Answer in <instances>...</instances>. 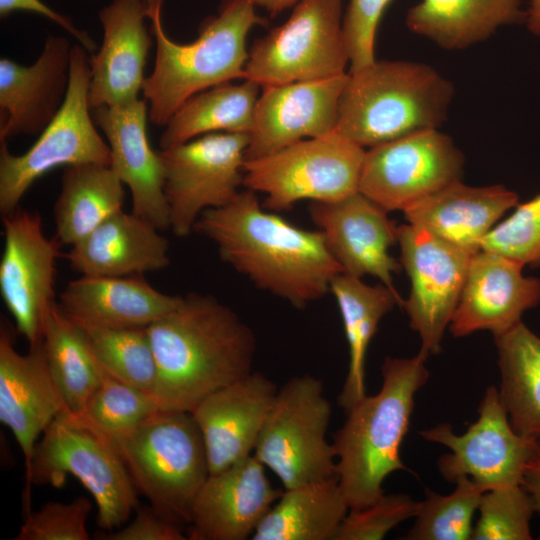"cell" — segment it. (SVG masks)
<instances>
[{
    "label": "cell",
    "mask_w": 540,
    "mask_h": 540,
    "mask_svg": "<svg viewBox=\"0 0 540 540\" xmlns=\"http://www.w3.org/2000/svg\"><path fill=\"white\" fill-rule=\"evenodd\" d=\"M160 230L135 213L118 211L65 255L70 268L85 276L143 275L170 264L169 243Z\"/></svg>",
    "instance_id": "4316f807"
},
{
    "label": "cell",
    "mask_w": 540,
    "mask_h": 540,
    "mask_svg": "<svg viewBox=\"0 0 540 540\" xmlns=\"http://www.w3.org/2000/svg\"><path fill=\"white\" fill-rule=\"evenodd\" d=\"M193 231L216 245L220 258L257 288L304 309L330 292L342 269L320 230L300 228L240 191L228 204L205 210Z\"/></svg>",
    "instance_id": "6da1fadb"
},
{
    "label": "cell",
    "mask_w": 540,
    "mask_h": 540,
    "mask_svg": "<svg viewBox=\"0 0 540 540\" xmlns=\"http://www.w3.org/2000/svg\"><path fill=\"white\" fill-rule=\"evenodd\" d=\"M420 502L407 494L383 495L373 504L349 510L333 540H380L403 521L415 517Z\"/></svg>",
    "instance_id": "60d3db41"
},
{
    "label": "cell",
    "mask_w": 540,
    "mask_h": 540,
    "mask_svg": "<svg viewBox=\"0 0 540 540\" xmlns=\"http://www.w3.org/2000/svg\"><path fill=\"white\" fill-rule=\"evenodd\" d=\"M16 11L32 12L48 18L73 36L87 52H95L97 48L96 42L86 31L79 29L68 17L51 9L41 0H0L1 18Z\"/></svg>",
    "instance_id": "f6af8a7d"
},
{
    "label": "cell",
    "mask_w": 540,
    "mask_h": 540,
    "mask_svg": "<svg viewBox=\"0 0 540 540\" xmlns=\"http://www.w3.org/2000/svg\"><path fill=\"white\" fill-rule=\"evenodd\" d=\"M282 493L252 454L209 475L194 501L187 538L246 540Z\"/></svg>",
    "instance_id": "44dd1931"
},
{
    "label": "cell",
    "mask_w": 540,
    "mask_h": 540,
    "mask_svg": "<svg viewBox=\"0 0 540 540\" xmlns=\"http://www.w3.org/2000/svg\"><path fill=\"white\" fill-rule=\"evenodd\" d=\"M278 389L264 374L252 371L208 395L190 412L204 440L210 474L253 454Z\"/></svg>",
    "instance_id": "7402d4cb"
},
{
    "label": "cell",
    "mask_w": 540,
    "mask_h": 540,
    "mask_svg": "<svg viewBox=\"0 0 540 540\" xmlns=\"http://www.w3.org/2000/svg\"><path fill=\"white\" fill-rule=\"evenodd\" d=\"M391 0H350L343 14L342 30L347 46L350 70L374 62L375 38L379 21Z\"/></svg>",
    "instance_id": "7bdbcfd3"
},
{
    "label": "cell",
    "mask_w": 540,
    "mask_h": 540,
    "mask_svg": "<svg viewBox=\"0 0 540 540\" xmlns=\"http://www.w3.org/2000/svg\"><path fill=\"white\" fill-rule=\"evenodd\" d=\"M454 96L433 67L407 60H375L348 72L336 131L363 148L439 129Z\"/></svg>",
    "instance_id": "5b68a950"
},
{
    "label": "cell",
    "mask_w": 540,
    "mask_h": 540,
    "mask_svg": "<svg viewBox=\"0 0 540 540\" xmlns=\"http://www.w3.org/2000/svg\"><path fill=\"white\" fill-rule=\"evenodd\" d=\"M147 332L157 366L154 397L161 410L191 412L208 395L253 371V330L212 295L181 296Z\"/></svg>",
    "instance_id": "7a4b0ae2"
},
{
    "label": "cell",
    "mask_w": 540,
    "mask_h": 540,
    "mask_svg": "<svg viewBox=\"0 0 540 540\" xmlns=\"http://www.w3.org/2000/svg\"><path fill=\"white\" fill-rule=\"evenodd\" d=\"M453 492L438 494L425 489L415 523L407 540H468L473 532L472 520L485 492L470 478L463 476L454 482Z\"/></svg>",
    "instance_id": "8d00e7d4"
},
{
    "label": "cell",
    "mask_w": 540,
    "mask_h": 540,
    "mask_svg": "<svg viewBox=\"0 0 540 540\" xmlns=\"http://www.w3.org/2000/svg\"><path fill=\"white\" fill-rule=\"evenodd\" d=\"M248 133L215 132L159 151L170 229L193 232L200 215L231 202L243 186Z\"/></svg>",
    "instance_id": "7c38bea8"
},
{
    "label": "cell",
    "mask_w": 540,
    "mask_h": 540,
    "mask_svg": "<svg viewBox=\"0 0 540 540\" xmlns=\"http://www.w3.org/2000/svg\"><path fill=\"white\" fill-rule=\"evenodd\" d=\"M519 201L503 185L469 186L457 180L403 211L407 223L472 253L484 237Z\"/></svg>",
    "instance_id": "83f0119b"
},
{
    "label": "cell",
    "mask_w": 540,
    "mask_h": 540,
    "mask_svg": "<svg viewBox=\"0 0 540 540\" xmlns=\"http://www.w3.org/2000/svg\"><path fill=\"white\" fill-rule=\"evenodd\" d=\"M91 509L90 499L84 496L69 503L47 502L29 513L14 540H88Z\"/></svg>",
    "instance_id": "b9f144b4"
},
{
    "label": "cell",
    "mask_w": 540,
    "mask_h": 540,
    "mask_svg": "<svg viewBox=\"0 0 540 540\" xmlns=\"http://www.w3.org/2000/svg\"><path fill=\"white\" fill-rule=\"evenodd\" d=\"M419 434L450 449L437 461L438 471L447 482L466 476L485 492L521 485L525 466L539 440L514 430L499 390L492 385L479 404L477 420L463 434H455L449 423Z\"/></svg>",
    "instance_id": "4fadbf2b"
},
{
    "label": "cell",
    "mask_w": 540,
    "mask_h": 540,
    "mask_svg": "<svg viewBox=\"0 0 540 540\" xmlns=\"http://www.w3.org/2000/svg\"><path fill=\"white\" fill-rule=\"evenodd\" d=\"M99 368L100 384L79 415L109 439L129 432L160 409L153 394L121 381L100 364Z\"/></svg>",
    "instance_id": "74e56055"
},
{
    "label": "cell",
    "mask_w": 540,
    "mask_h": 540,
    "mask_svg": "<svg viewBox=\"0 0 540 540\" xmlns=\"http://www.w3.org/2000/svg\"><path fill=\"white\" fill-rule=\"evenodd\" d=\"M521 485L531 496L535 511L540 514V439L525 466Z\"/></svg>",
    "instance_id": "bcb514c9"
},
{
    "label": "cell",
    "mask_w": 540,
    "mask_h": 540,
    "mask_svg": "<svg viewBox=\"0 0 540 540\" xmlns=\"http://www.w3.org/2000/svg\"><path fill=\"white\" fill-rule=\"evenodd\" d=\"M366 149L334 131L270 155L247 160L243 186L265 195L264 207L284 211L296 202H331L359 188Z\"/></svg>",
    "instance_id": "30bf717a"
},
{
    "label": "cell",
    "mask_w": 540,
    "mask_h": 540,
    "mask_svg": "<svg viewBox=\"0 0 540 540\" xmlns=\"http://www.w3.org/2000/svg\"><path fill=\"white\" fill-rule=\"evenodd\" d=\"M112 442L138 493L165 518L189 525L194 501L210 475L204 440L192 414L159 409Z\"/></svg>",
    "instance_id": "8992f818"
},
{
    "label": "cell",
    "mask_w": 540,
    "mask_h": 540,
    "mask_svg": "<svg viewBox=\"0 0 540 540\" xmlns=\"http://www.w3.org/2000/svg\"><path fill=\"white\" fill-rule=\"evenodd\" d=\"M103 42L89 58L91 110L139 99L152 46L144 0H112L98 12Z\"/></svg>",
    "instance_id": "d4e9b609"
},
{
    "label": "cell",
    "mask_w": 540,
    "mask_h": 540,
    "mask_svg": "<svg viewBox=\"0 0 540 540\" xmlns=\"http://www.w3.org/2000/svg\"><path fill=\"white\" fill-rule=\"evenodd\" d=\"M87 51L72 46L69 84L60 110L23 154H11L0 141V212L6 215L32 184L50 170L77 164L111 166V150L98 133L89 105L90 65Z\"/></svg>",
    "instance_id": "ba28073f"
},
{
    "label": "cell",
    "mask_w": 540,
    "mask_h": 540,
    "mask_svg": "<svg viewBox=\"0 0 540 540\" xmlns=\"http://www.w3.org/2000/svg\"><path fill=\"white\" fill-rule=\"evenodd\" d=\"M521 0H421L406 15L413 33L447 50L481 43L499 28L525 22Z\"/></svg>",
    "instance_id": "f1b7e54d"
},
{
    "label": "cell",
    "mask_w": 540,
    "mask_h": 540,
    "mask_svg": "<svg viewBox=\"0 0 540 540\" xmlns=\"http://www.w3.org/2000/svg\"><path fill=\"white\" fill-rule=\"evenodd\" d=\"M481 249L540 267V193L517 204L513 213L497 223L481 242Z\"/></svg>",
    "instance_id": "ab89813d"
},
{
    "label": "cell",
    "mask_w": 540,
    "mask_h": 540,
    "mask_svg": "<svg viewBox=\"0 0 540 540\" xmlns=\"http://www.w3.org/2000/svg\"><path fill=\"white\" fill-rule=\"evenodd\" d=\"M4 247L0 292L18 333L29 345L41 340L47 308L55 302L56 261L62 244L43 232L39 213L20 209L2 215Z\"/></svg>",
    "instance_id": "2e32d148"
},
{
    "label": "cell",
    "mask_w": 540,
    "mask_h": 540,
    "mask_svg": "<svg viewBox=\"0 0 540 540\" xmlns=\"http://www.w3.org/2000/svg\"><path fill=\"white\" fill-rule=\"evenodd\" d=\"M330 417L322 382L293 376L278 389L253 455L285 489L338 478L334 447L326 438Z\"/></svg>",
    "instance_id": "9c48e42d"
},
{
    "label": "cell",
    "mask_w": 540,
    "mask_h": 540,
    "mask_svg": "<svg viewBox=\"0 0 540 540\" xmlns=\"http://www.w3.org/2000/svg\"><path fill=\"white\" fill-rule=\"evenodd\" d=\"M72 46L50 35L32 65L0 59V141L38 135L53 120L66 97Z\"/></svg>",
    "instance_id": "cb8c5ba5"
},
{
    "label": "cell",
    "mask_w": 540,
    "mask_h": 540,
    "mask_svg": "<svg viewBox=\"0 0 540 540\" xmlns=\"http://www.w3.org/2000/svg\"><path fill=\"white\" fill-rule=\"evenodd\" d=\"M429 356L386 357L382 385L346 412L333 436L338 483L349 510L363 509L384 495L383 483L395 471H408L400 447L408 433L416 393L427 383Z\"/></svg>",
    "instance_id": "3957f363"
},
{
    "label": "cell",
    "mask_w": 540,
    "mask_h": 540,
    "mask_svg": "<svg viewBox=\"0 0 540 540\" xmlns=\"http://www.w3.org/2000/svg\"><path fill=\"white\" fill-rule=\"evenodd\" d=\"M136 516L126 526L109 532H98L104 540H186L182 526L159 514L151 505L138 507Z\"/></svg>",
    "instance_id": "ee69618b"
},
{
    "label": "cell",
    "mask_w": 540,
    "mask_h": 540,
    "mask_svg": "<svg viewBox=\"0 0 540 540\" xmlns=\"http://www.w3.org/2000/svg\"><path fill=\"white\" fill-rule=\"evenodd\" d=\"M397 244L411 284L403 308L420 337L419 351L438 354L474 253L410 223L397 227Z\"/></svg>",
    "instance_id": "9a60e30c"
},
{
    "label": "cell",
    "mask_w": 540,
    "mask_h": 540,
    "mask_svg": "<svg viewBox=\"0 0 540 540\" xmlns=\"http://www.w3.org/2000/svg\"><path fill=\"white\" fill-rule=\"evenodd\" d=\"M41 342L67 411L81 413L101 380L86 331L55 301L45 312Z\"/></svg>",
    "instance_id": "e575fe53"
},
{
    "label": "cell",
    "mask_w": 540,
    "mask_h": 540,
    "mask_svg": "<svg viewBox=\"0 0 540 540\" xmlns=\"http://www.w3.org/2000/svg\"><path fill=\"white\" fill-rule=\"evenodd\" d=\"M464 155L439 129L410 134L366 150L358 190L387 212L404 211L461 180Z\"/></svg>",
    "instance_id": "5bb4252c"
},
{
    "label": "cell",
    "mask_w": 540,
    "mask_h": 540,
    "mask_svg": "<svg viewBox=\"0 0 540 540\" xmlns=\"http://www.w3.org/2000/svg\"><path fill=\"white\" fill-rule=\"evenodd\" d=\"M494 342L510 423L519 434L540 439V337L521 321Z\"/></svg>",
    "instance_id": "836d02e7"
},
{
    "label": "cell",
    "mask_w": 540,
    "mask_h": 540,
    "mask_svg": "<svg viewBox=\"0 0 540 540\" xmlns=\"http://www.w3.org/2000/svg\"><path fill=\"white\" fill-rule=\"evenodd\" d=\"M156 39L153 71L144 80L142 93L149 119L166 126L189 98L211 87L245 78L248 60L246 39L257 25H266L249 0H222L218 14L199 26L198 38L187 44L171 40L163 28L165 0H144Z\"/></svg>",
    "instance_id": "277c9868"
},
{
    "label": "cell",
    "mask_w": 540,
    "mask_h": 540,
    "mask_svg": "<svg viewBox=\"0 0 540 540\" xmlns=\"http://www.w3.org/2000/svg\"><path fill=\"white\" fill-rule=\"evenodd\" d=\"M349 507L338 478L285 489L253 540H333Z\"/></svg>",
    "instance_id": "1f68e13d"
},
{
    "label": "cell",
    "mask_w": 540,
    "mask_h": 540,
    "mask_svg": "<svg viewBox=\"0 0 540 540\" xmlns=\"http://www.w3.org/2000/svg\"><path fill=\"white\" fill-rule=\"evenodd\" d=\"M479 519L472 540H530V522L535 507L522 485L497 488L483 493Z\"/></svg>",
    "instance_id": "f35d334b"
},
{
    "label": "cell",
    "mask_w": 540,
    "mask_h": 540,
    "mask_svg": "<svg viewBox=\"0 0 540 540\" xmlns=\"http://www.w3.org/2000/svg\"><path fill=\"white\" fill-rule=\"evenodd\" d=\"M330 292L336 299L349 348L348 373L338 396L346 413L366 395V354L379 322L396 305L403 308L404 300L382 283L368 285L362 278L345 273L334 277Z\"/></svg>",
    "instance_id": "f546056e"
},
{
    "label": "cell",
    "mask_w": 540,
    "mask_h": 540,
    "mask_svg": "<svg viewBox=\"0 0 540 540\" xmlns=\"http://www.w3.org/2000/svg\"><path fill=\"white\" fill-rule=\"evenodd\" d=\"M525 23L532 34L540 36V0H529Z\"/></svg>",
    "instance_id": "c3c4849f"
},
{
    "label": "cell",
    "mask_w": 540,
    "mask_h": 540,
    "mask_svg": "<svg viewBox=\"0 0 540 540\" xmlns=\"http://www.w3.org/2000/svg\"><path fill=\"white\" fill-rule=\"evenodd\" d=\"M76 477L93 496L97 524L105 530L120 528L139 507L138 491L115 444L81 415L61 412L37 442L28 484L62 487Z\"/></svg>",
    "instance_id": "52a82bcc"
},
{
    "label": "cell",
    "mask_w": 540,
    "mask_h": 540,
    "mask_svg": "<svg viewBox=\"0 0 540 540\" xmlns=\"http://www.w3.org/2000/svg\"><path fill=\"white\" fill-rule=\"evenodd\" d=\"M181 296L158 291L143 275H82L67 284L58 304L84 327L147 328L172 311Z\"/></svg>",
    "instance_id": "484cf974"
},
{
    "label": "cell",
    "mask_w": 540,
    "mask_h": 540,
    "mask_svg": "<svg viewBox=\"0 0 540 540\" xmlns=\"http://www.w3.org/2000/svg\"><path fill=\"white\" fill-rule=\"evenodd\" d=\"M342 0H300L289 18L254 41L245 78L266 86L345 74Z\"/></svg>",
    "instance_id": "8fae6325"
},
{
    "label": "cell",
    "mask_w": 540,
    "mask_h": 540,
    "mask_svg": "<svg viewBox=\"0 0 540 540\" xmlns=\"http://www.w3.org/2000/svg\"><path fill=\"white\" fill-rule=\"evenodd\" d=\"M82 327L106 371L154 395L157 366L147 328Z\"/></svg>",
    "instance_id": "d590c367"
},
{
    "label": "cell",
    "mask_w": 540,
    "mask_h": 540,
    "mask_svg": "<svg viewBox=\"0 0 540 540\" xmlns=\"http://www.w3.org/2000/svg\"><path fill=\"white\" fill-rule=\"evenodd\" d=\"M308 212L342 273L373 276L397 291L393 276L402 265L389 249L397 244L398 226L385 209L357 191L336 201H313Z\"/></svg>",
    "instance_id": "e0dca14e"
},
{
    "label": "cell",
    "mask_w": 540,
    "mask_h": 540,
    "mask_svg": "<svg viewBox=\"0 0 540 540\" xmlns=\"http://www.w3.org/2000/svg\"><path fill=\"white\" fill-rule=\"evenodd\" d=\"M347 78L345 73L329 79L262 87L246 161L336 131L340 96Z\"/></svg>",
    "instance_id": "ac0fdd59"
},
{
    "label": "cell",
    "mask_w": 540,
    "mask_h": 540,
    "mask_svg": "<svg viewBox=\"0 0 540 540\" xmlns=\"http://www.w3.org/2000/svg\"><path fill=\"white\" fill-rule=\"evenodd\" d=\"M261 86L249 79L226 82L185 101L173 114L161 134V149L215 132L250 133Z\"/></svg>",
    "instance_id": "d6a6232c"
},
{
    "label": "cell",
    "mask_w": 540,
    "mask_h": 540,
    "mask_svg": "<svg viewBox=\"0 0 540 540\" xmlns=\"http://www.w3.org/2000/svg\"><path fill=\"white\" fill-rule=\"evenodd\" d=\"M525 266L480 249L470 260L463 289L449 324L454 337L488 330L502 334L540 303V279L523 274Z\"/></svg>",
    "instance_id": "d6986e66"
},
{
    "label": "cell",
    "mask_w": 540,
    "mask_h": 540,
    "mask_svg": "<svg viewBox=\"0 0 540 540\" xmlns=\"http://www.w3.org/2000/svg\"><path fill=\"white\" fill-rule=\"evenodd\" d=\"M123 185L111 166L93 163L66 166L53 208L55 236L60 243L74 245L123 210Z\"/></svg>",
    "instance_id": "4dcf8cb0"
},
{
    "label": "cell",
    "mask_w": 540,
    "mask_h": 540,
    "mask_svg": "<svg viewBox=\"0 0 540 540\" xmlns=\"http://www.w3.org/2000/svg\"><path fill=\"white\" fill-rule=\"evenodd\" d=\"M111 150V167L128 187L132 212L160 231L170 228L164 194V167L159 151L147 136L148 103L145 99L92 110Z\"/></svg>",
    "instance_id": "603a6c76"
},
{
    "label": "cell",
    "mask_w": 540,
    "mask_h": 540,
    "mask_svg": "<svg viewBox=\"0 0 540 540\" xmlns=\"http://www.w3.org/2000/svg\"><path fill=\"white\" fill-rule=\"evenodd\" d=\"M67 411L51 375L41 340L27 354L15 349V334L6 320L0 326V420L13 433L26 468L37 440L61 412Z\"/></svg>",
    "instance_id": "ffe728a7"
},
{
    "label": "cell",
    "mask_w": 540,
    "mask_h": 540,
    "mask_svg": "<svg viewBox=\"0 0 540 540\" xmlns=\"http://www.w3.org/2000/svg\"><path fill=\"white\" fill-rule=\"evenodd\" d=\"M255 7L264 8L272 17L294 7L300 0H249Z\"/></svg>",
    "instance_id": "7dc6e473"
}]
</instances>
